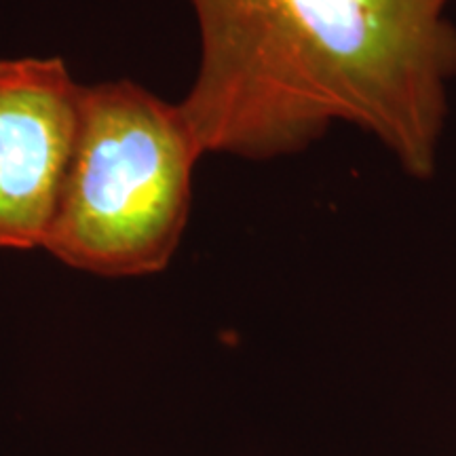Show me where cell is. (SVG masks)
Listing matches in <instances>:
<instances>
[{"instance_id": "obj_1", "label": "cell", "mask_w": 456, "mask_h": 456, "mask_svg": "<svg viewBox=\"0 0 456 456\" xmlns=\"http://www.w3.org/2000/svg\"><path fill=\"white\" fill-rule=\"evenodd\" d=\"M456 0H191L199 68L180 102L203 152L292 157L349 125L436 175L456 81Z\"/></svg>"}, {"instance_id": "obj_2", "label": "cell", "mask_w": 456, "mask_h": 456, "mask_svg": "<svg viewBox=\"0 0 456 456\" xmlns=\"http://www.w3.org/2000/svg\"><path fill=\"white\" fill-rule=\"evenodd\" d=\"M205 155L180 104L134 81L83 87L81 123L43 249L102 277L169 266Z\"/></svg>"}, {"instance_id": "obj_3", "label": "cell", "mask_w": 456, "mask_h": 456, "mask_svg": "<svg viewBox=\"0 0 456 456\" xmlns=\"http://www.w3.org/2000/svg\"><path fill=\"white\" fill-rule=\"evenodd\" d=\"M60 57L0 60V249L43 248L81 123Z\"/></svg>"}]
</instances>
